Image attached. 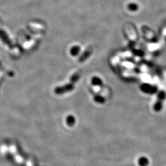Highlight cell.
<instances>
[{"label":"cell","mask_w":166,"mask_h":166,"mask_svg":"<svg viewBox=\"0 0 166 166\" xmlns=\"http://www.w3.org/2000/svg\"><path fill=\"white\" fill-rule=\"evenodd\" d=\"M141 89L146 93H154L157 91V88L151 86L149 84H143L141 86Z\"/></svg>","instance_id":"1"},{"label":"cell","mask_w":166,"mask_h":166,"mask_svg":"<svg viewBox=\"0 0 166 166\" xmlns=\"http://www.w3.org/2000/svg\"><path fill=\"white\" fill-rule=\"evenodd\" d=\"M162 106H163V100L160 99H157L156 103L154 105V110L156 112H160L162 109Z\"/></svg>","instance_id":"2"},{"label":"cell","mask_w":166,"mask_h":166,"mask_svg":"<svg viewBox=\"0 0 166 166\" xmlns=\"http://www.w3.org/2000/svg\"><path fill=\"white\" fill-rule=\"evenodd\" d=\"M127 8L129 10L131 11V12H135V11L138 10V6L137 4L134 3H129L127 6Z\"/></svg>","instance_id":"3"},{"label":"cell","mask_w":166,"mask_h":166,"mask_svg":"<svg viewBox=\"0 0 166 166\" xmlns=\"http://www.w3.org/2000/svg\"><path fill=\"white\" fill-rule=\"evenodd\" d=\"M138 164L140 166H147L149 164V161L145 157H142L139 159Z\"/></svg>","instance_id":"4"},{"label":"cell","mask_w":166,"mask_h":166,"mask_svg":"<svg viewBox=\"0 0 166 166\" xmlns=\"http://www.w3.org/2000/svg\"><path fill=\"white\" fill-rule=\"evenodd\" d=\"M166 97V94L164 91H161L158 92L157 94V99L162 100L164 101V100Z\"/></svg>","instance_id":"5"},{"label":"cell","mask_w":166,"mask_h":166,"mask_svg":"<svg viewBox=\"0 0 166 166\" xmlns=\"http://www.w3.org/2000/svg\"><path fill=\"white\" fill-rule=\"evenodd\" d=\"M92 82L94 84L96 85V86H100V85L102 84V80L98 78V77H94L93 80L92 81Z\"/></svg>","instance_id":"6"}]
</instances>
